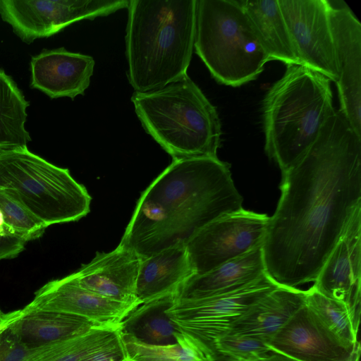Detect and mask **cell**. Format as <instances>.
<instances>
[{
  "label": "cell",
  "instance_id": "cell-2",
  "mask_svg": "<svg viewBox=\"0 0 361 361\" xmlns=\"http://www.w3.org/2000/svg\"><path fill=\"white\" fill-rule=\"evenodd\" d=\"M242 208L228 163L174 159L142 193L118 246L147 257L185 245L211 221Z\"/></svg>",
  "mask_w": 361,
  "mask_h": 361
},
{
  "label": "cell",
  "instance_id": "cell-27",
  "mask_svg": "<svg viewBox=\"0 0 361 361\" xmlns=\"http://www.w3.org/2000/svg\"><path fill=\"white\" fill-rule=\"evenodd\" d=\"M305 305L343 343L349 345L359 343L358 330L344 304L324 295L312 286L305 290Z\"/></svg>",
  "mask_w": 361,
  "mask_h": 361
},
{
  "label": "cell",
  "instance_id": "cell-33",
  "mask_svg": "<svg viewBox=\"0 0 361 361\" xmlns=\"http://www.w3.org/2000/svg\"><path fill=\"white\" fill-rule=\"evenodd\" d=\"M20 310L12 312L2 314L0 316V331L6 327L9 323L18 317Z\"/></svg>",
  "mask_w": 361,
  "mask_h": 361
},
{
  "label": "cell",
  "instance_id": "cell-24",
  "mask_svg": "<svg viewBox=\"0 0 361 361\" xmlns=\"http://www.w3.org/2000/svg\"><path fill=\"white\" fill-rule=\"evenodd\" d=\"M29 102L13 79L0 68V149L27 146L25 129Z\"/></svg>",
  "mask_w": 361,
  "mask_h": 361
},
{
  "label": "cell",
  "instance_id": "cell-17",
  "mask_svg": "<svg viewBox=\"0 0 361 361\" xmlns=\"http://www.w3.org/2000/svg\"><path fill=\"white\" fill-rule=\"evenodd\" d=\"M32 88L50 98L74 99L84 94L93 74L94 61L90 56L65 48L43 50L30 62Z\"/></svg>",
  "mask_w": 361,
  "mask_h": 361
},
{
  "label": "cell",
  "instance_id": "cell-12",
  "mask_svg": "<svg viewBox=\"0 0 361 361\" xmlns=\"http://www.w3.org/2000/svg\"><path fill=\"white\" fill-rule=\"evenodd\" d=\"M338 69L340 111L361 137V24L341 0H327Z\"/></svg>",
  "mask_w": 361,
  "mask_h": 361
},
{
  "label": "cell",
  "instance_id": "cell-4",
  "mask_svg": "<svg viewBox=\"0 0 361 361\" xmlns=\"http://www.w3.org/2000/svg\"><path fill=\"white\" fill-rule=\"evenodd\" d=\"M331 81L301 65H288L262 102L264 149L283 173L293 166L335 113Z\"/></svg>",
  "mask_w": 361,
  "mask_h": 361
},
{
  "label": "cell",
  "instance_id": "cell-7",
  "mask_svg": "<svg viewBox=\"0 0 361 361\" xmlns=\"http://www.w3.org/2000/svg\"><path fill=\"white\" fill-rule=\"evenodd\" d=\"M0 186L47 227L78 221L90 212L92 198L69 170L53 165L27 146L0 149Z\"/></svg>",
  "mask_w": 361,
  "mask_h": 361
},
{
  "label": "cell",
  "instance_id": "cell-11",
  "mask_svg": "<svg viewBox=\"0 0 361 361\" xmlns=\"http://www.w3.org/2000/svg\"><path fill=\"white\" fill-rule=\"evenodd\" d=\"M300 65L337 82L338 69L327 0H279Z\"/></svg>",
  "mask_w": 361,
  "mask_h": 361
},
{
  "label": "cell",
  "instance_id": "cell-28",
  "mask_svg": "<svg viewBox=\"0 0 361 361\" xmlns=\"http://www.w3.org/2000/svg\"><path fill=\"white\" fill-rule=\"evenodd\" d=\"M270 353L267 342L262 339L227 333L215 341L212 356L221 354L235 361H259Z\"/></svg>",
  "mask_w": 361,
  "mask_h": 361
},
{
  "label": "cell",
  "instance_id": "cell-6",
  "mask_svg": "<svg viewBox=\"0 0 361 361\" xmlns=\"http://www.w3.org/2000/svg\"><path fill=\"white\" fill-rule=\"evenodd\" d=\"M194 50L219 82L239 87L270 60L239 1L196 0Z\"/></svg>",
  "mask_w": 361,
  "mask_h": 361
},
{
  "label": "cell",
  "instance_id": "cell-29",
  "mask_svg": "<svg viewBox=\"0 0 361 361\" xmlns=\"http://www.w3.org/2000/svg\"><path fill=\"white\" fill-rule=\"evenodd\" d=\"M118 334V329L94 328L78 336L66 351L53 361H81L107 344Z\"/></svg>",
  "mask_w": 361,
  "mask_h": 361
},
{
  "label": "cell",
  "instance_id": "cell-8",
  "mask_svg": "<svg viewBox=\"0 0 361 361\" xmlns=\"http://www.w3.org/2000/svg\"><path fill=\"white\" fill-rule=\"evenodd\" d=\"M279 286L267 275L242 288L197 299H175L167 314L211 357L214 343L255 302Z\"/></svg>",
  "mask_w": 361,
  "mask_h": 361
},
{
  "label": "cell",
  "instance_id": "cell-25",
  "mask_svg": "<svg viewBox=\"0 0 361 361\" xmlns=\"http://www.w3.org/2000/svg\"><path fill=\"white\" fill-rule=\"evenodd\" d=\"M130 361H209L210 357L191 338L181 333L170 345H149L132 336L120 334Z\"/></svg>",
  "mask_w": 361,
  "mask_h": 361
},
{
  "label": "cell",
  "instance_id": "cell-36",
  "mask_svg": "<svg viewBox=\"0 0 361 361\" xmlns=\"http://www.w3.org/2000/svg\"><path fill=\"white\" fill-rule=\"evenodd\" d=\"M3 313L1 312V311L0 310V316Z\"/></svg>",
  "mask_w": 361,
  "mask_h": 361
},
{
  "label": "cell",
  "instance_id": "cell-13",
  "mask_svg": "<svg viewBox=\"0 0 361 361\" xmlns=\"http://www.w3.org/2000/svg\"><path fill=\"white\" fill-rule=\"evenodd\" d=\"M267 344L271 352L296 361H360V342L343 343L305 303Z\"/></svg>",
  "mask_w": 361,
  "mask_h": 361
},
{
  "label": "cell",
  "instance_id": "cell-22",
  "mask_svg": "<svg viewBox=\"0 0 361 361\" xmlns=\"http://www.w3.org/2000/svg\"><path fill=\"white\" fill-rule=\"evenodd\" d=\"M270 60L300 65L279 0L239 1Z\"/></svg>",
  "mask_w": 361,
  "mask_h": 361
},
{
  "label": "cell",
  "instance_id": "cell-14",
  "mask_svg": "<svg viewBox=\"0 0 361 361\" xmlns=\"http://www.w3.org/2000/svg\"><path fill=\"white\" fill-rule=\"evenodd\" d=\"M313 287L344 304L358 330L361 305V206L321 269Z\"/></svg>",
  "mask_w": 361,
  "mask_h": 361
},
{
  "label": "cell",
  "instance_id": "cell-26",
  "mask_svg": "<svg viewBox=\"0 0 361 361\" xmlns=\"http://www.w3.org/2000/svg\"><path fill=\"white\" fill-rule=\"evenodd\" d=\"M47 226L8 189L0 186V235L25 243L42 235Z\"/></svg>",
  "mask_w": 361,
  "mask_h": 361
},
{
  "label": "cell",
  "instance_id": "cell-32",
  "mask_svg": "<svg viewBox=\"0 0 361 361\" xmlns=\"http://www.w3.org/2000/svg\"><path fill=\"white\" fill-rule=\"evenodd\" d=\"M25 243L16 238L0 235V260L18 256L24 250Z\"/></svg>",
  "mask_w": 361,
  "mask_h": 361
},
{
  "label": "cell",
  "instance_id": "cell-5",
  "mask_svg": "<svg viewBox=\"0 0 361 361\" xmlns=\"http://www.w3.org/2000/svg\"><path fill=\"white\" fill-rule=\"evenodd\" d=\"M145 130L173 160L217 157L221 125L216 107L186 75L131 97Z\"/></svg>",
  "mask_w": 361,
  "mask_h": 361
},
{
  "label": "cell",
  "instance_id": "cell-19",
  "mask_svg": "<svg viewBox=\"0 0 361 361\" xmlns=\"http://www.w3.org/2000/svg\"><path fill=\"white\" fill-rule=\"evenodd\" d=\"M267 274L262 245L202 275L192 276L178 290L176 298L197 299L233 290Z\"/></svg>",
  "mask_w": 361,
  "mask_h": 361
},
{
  "label": "cell",
  "instance_id": "cell-23",
  "mask_svg": "<svg viewBox=\"0 0 361 361\" xmlns=\"http://www.w3.org/2000/svg\"><path fill=\"white\" fill-rule=\"evenodd\" d=\"M176 297V295H168L141 304L122 321L119 334L149 345L176 343L182 331L167 314Z\"/></svg>",
  "mask_w": 361,
  "mask_h": 361
},
{
  "label": "cell",
  "instance_id": "cell-18",
  "mask_svg": "<svg viewBox=\"0 0 361 361\" xmlns=\"http://www.w3.org/2000/svg\"><path fill=\"white\" fill-rule=\"evenodd\" d=\"M194 271L185 244H178L142 258L136 283L141 304L168 295H177Z\"/></svg>",
  "mask_w": 361,
  "mask_h": 361
},
{
  "label": "cell",
  "instance_id": "cell-15",
  "mask_svg": "<svg viewBox=\"0 0 361 361\" xmlns=\"http://www.w3.org/2000/svg\"><path fill=\"white\" fill-rule=\"evenodd\" d=\"M136 307L98 295L66 276L44 285L23 309L71 314L86 318L99 327L118 329L122 321Z\"/></svg>",
  "mask_w": 361,
  "mask_h": 361
},
{
  "label": "cell",
  "instance_id": "cell-10",
  "mask_svg": "<svg viewBox=\"0 0 361 361\" xmlns=\"http://www.w3.org/2000/svg\"><path fill=\"white\" fill-rule=\"evenodd\" d=\"M128 0H0V16L27 44L51 36L83 19L128 7Z\"/></svg>",
  "mask_w": 361,
  "mask_h": 361
},
{
  "label": "cell",
  "instance_id": "cell-21",
  "mask_svg": "<svg viewBox=\"0 0 361 361\" xmlns=\"http://www.w3.org/2000/svg\"><path fill=\"white\" fill-rule=\"evenodd\" d=\"M14 324L21 342L30 349L72 339L99 327L86 318L71 314L23 309Z\"/></svg>",
  "mask_w": 361,
  "mask_h": 361
},
{
  "label": "cell",
  "instance_id": "cell-35",
  "mask_svg": "<svg viewBox=\"0 0 361 361\" xmlns=\"http://www.w3.org/2000/svg\"><path fill=\"white\" fill-rule=\"evenodd\" d=\"M209 361H235L226 355L216 354L210 357Z\"/></svg>",
  "mask_w": 361,
  "mask_h": 361
},
{
  "label": "cell",
  "instance_id": "cell-3",
  "mask_svg": "<svg viewBox=\"0 0 361 361\" xmlns=\"http://www.w3.org/2000/svg\"><path fill=\"white\" fill-rule=\"evenodd\" d=\"M127 8V75L135 92L154 91L188 75L196 0H130Z\"/></svg>",
  "mask_w": 361,
  "mask_h": 361
},
{
  "label": "cell",
  "instance_id": "cell-34",
  "mask_svg": "<svg viewBox=\"0 0 361 361\" xmlns=\"http://www.w3.org/2000/svg\"><path fill=\"white\" fill-rule=\"evenodd\" d=\"M259 361H296L283 355L271 352L267 356Z\"/></svg>",
  "mask_w": 361,
  "mask_h": 361
},
{
  "label": "cell",
  "instance_id": "cell-9",
  "mask_svg": "<svg viewBox=\"0 0 361 361\" xmlns=\"http://www.w3.org/2000/svg\"><path fill=\"white\" fill-rule=\"evenodd\" d=\"M269 219L267 214L242 208L204 226L185 244L194 276L207 273L262 245Z\"/></svg>",
  "mask_w": 361,
  "mask_h": 361
},
{
  "label": "cell",
  "instance_id": "cell-30",
  "mask_svg": "<svg viewBox=\"0 0 361 361\" xmlns=\"http://www.w3.org/2000/svg\"><path fill=\"white\" fill-rule=\"evenodd\" d=\"M16 319L0 331V361H25L32 350L21 342L15 327Z\"/></svg>",
  "mask_w": 361,
  "mask_h": 361
},
{
  "label": "cell",
  "instance_id": "cell-31",
  "mask_svg": "<svg viewBox=\"0 0 361 361\" xmlns=\"http://www.w3.org/2000/svg\"><path fill=\"white\" fill-rule=\"evenodd\" d=\"M128 360L120 334L81 361H126Z\"/></svg>",
  "mask_w": 361,
  "mask_h": 361
},
{
  "label": "cell",
  "instance_id": "cell-20",
  "mask_svg": "<svg viewBox=\"0 0 361 361\" xmlns=\"http://www.w3.org/2000/svg\"><path fill=\"white\" fill-rule=\"evenodd\" d=\"M305 303V290L278 286L255 302L228 333L268 342Z\"/></svg>",
  "mask_w": 361,
  "mask_h": 361
},
{
  "label": "cell",
  "instance_id": "cell-1",
  "mask_svg": "<svg viewBox=\"0 0 361 361\" xmlns=\"http://www.w3.org/2000/svg\"><path fill=\"white\" fill-rule=\"evenodd\" d=\"M282 175L262 252L273 281L296 288L316 280L361 206V137L336 111L305 154Z\"/></svg>",
  "mask_w": 361,
  "mask_h": 361
},
{
  "label": "cell",
  "instance_id": "cell-16",
  "mask_svg": "<svg viewBox=\"0 0 361 361\" xmlns=\"http://www.w3.org/2000/svg\"><path fill=\"white\" fill-rule=\"evenodd\" d=\"M142 258L134 251L118 247L97 252L87 264L67 276L80 287L109 300L138 307L136 283Z\"/></svg>",
  "mask_w": 361,
  "mask_h": 361
},
{
  "label": "cell",
  "instance_id": "cell-37",
  "mask_svg": "<svg viewBox=\"0 0 361 361\" xmlns=\"http://www.w3.org/2000/svg\"><path fill=\"white\" fill-rule=\"evenodd\" d=\"M126 361H130V360H126Z\"/></svg>",
  "mask_w": 361,
  "mask_h": 361
}]
</instances>
